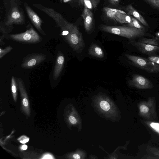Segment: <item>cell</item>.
I'll return each instance as SVG.
<instances>
[{
  "instance_id": "obj_1",
  "label": "cell",
  "mask_w": 159,
  "mask_h": 159,
  "mask_svg": "<svg viewBox=\"0 0 159 159\" xmlns=\"http://www.w3.org/2000/svg\"><path fill=\"white\" fill-rule=\"evenodd\" d=\"M21 3L13 1L5 8L6 15L2 25L4 28H10L14 24L22 25L25 24V16L20 6Z\"/></svg>"
},
{
  "instance_id": "obj_2",
  "label": "cell",
  "mask_w": 159,
  "mask_h": 159,
  "mask_svg": "<svg viewBox=\"0 0 159 159\" xmlns=\"http://www.w3.org/2000/svg\"><path fill=\"white\" fill-rule=\"evenodd\" d=\"M99 29L102 31L132 39L144 36L145 30L126 26H111L101 25Z\"/></svg>"
},
{
  "instance_id": "obj_3",
  "label": "cell",
  "mask_w": 159,
  "mask_h": 159,
  "mask_svg": "<svg viewBox=\"0 0 159 159\" xmlns=\"http://www.w3.org/2000/svg\"><path fill=\"white\" fill-rule=\"evenodd\" d=\"M139 115L144 119L151 121L158 120L156 111V102L154 97L148 98L138 104Z\"/></svg>"
},
{
  "instance_id": "obj_4",
  "label": "cell",
  "mask_w": 159,
  "mask_h": 159,
  "mask_svg": "<svg viewBox=\"0 0 159 159\" xmlns=\"http://www.w3.org/2000/svg\"><path fill=\"white\" fill-rule=\"evenodd\" d=\"M125 56L131 64L136 67L150 73H159V65L152 61L147 58L126 54Z\"/></svg>"
},
{
  "instance_id": "obj_5",
  "label": "cell",
  "mask_w": 159,
  "mask_h": 159,
  "mask_svg": "<svg viewBox=\"0 0 159 159\" xmlns=\"http://www.w3.org/2000/svg\"><path fill=\"white\" fill-rule=\"evenodd\" d=\"M7 36L12 40L27 43H38L41 39V37L38 34L33 27L30 25L29 27L24 32L18 34H8Z\"/></svg>"
},
{
  "instance_id": "obj_6",
  "label": "cell",
  "mask_w": 159,
  "mask_h": 159,
  "mask_svg": "<svg viewBox=\"0 0 159 159\" xmlns=\"http://www.w3.org/2000/svg\"><path fill=\"white\" fill-rule=\"evenodd\" d=\"M128 83L130 86L140 89H151L154 87L153 84L150 80L138 74L133 75L132 78L129 80Z\"/></svg>"
},
{
  "instance_id": "obj_7",
  "label": "cell",
  "mask_w": 159,
  "mask_h": 159,
  "mask_svg": "<svg viewBox=\"0 0 159 159\" xmlns=\"http://www.w3.org/2000/svg\"><path fill=\"white\" fill-rule=\"evenodd\" d=\"M140 122L146 127L151 135L152 142L159 145V122L140 120Z\"/></svg>"
},
{
  "instance_id": "obj_8",
  "label": "cell",
  "mask_w": 159,
  "mask_h": 159,
  "mask_svg": "<svg viewBox=\"0 0 159 159\" xmlns=\"http://www.w3.org/2000/svg\"><path fill=\"white\" fill-rule=\"evenodd\" d=\"M130 43L141 53L149 56L158 55L159 46L141 43L138 41H131Z\"/></svg>"
},
{
  "instance_id": "obj_9",
  "label": "cell",
  "mask_w": 159,
  "mask_h": 159,
  "mask_svg": "<svg viewBox=\"0 0 159 159\" xmlns=\"http://www.w3.org/2000/svg\"><path fill=\"white\" fill-rule=\"evenodd\" d=\"M24 5L27 15L33 25L41 34L45 35V34L41 27L43 22L41 19L26 2H24Z\"/></svg>"
},
{
  "instance_id": "obj_10",
  "label": "cell",
  "mask_w": 159,
  "mask_h": 159,
  "mask_svg": "<svg viewBox=\"0 0 159 159\" xmlns=\"http://www.w3.org/2000/svg\"><path fill=\"white\" fill-rule=\"evenodd\" d=\"M46 58V56L42 54H35L26 58L21 66L24 69H31L37 66Z\"/></svg>"
},
{
  "instance_id": "obj_11",
  "label": "cell",
  "mask_w": 159,
  "mask_h": 159,
  "mask_svg": "<svg viewBox=\"0 0 159 159\" xmlns=\"http://www.w3.org/2000/svg\"><path fill=\"white\" fill-rule=\"evenodd\" d=\"M109 10L107 11V14L109 17L113 18L116 16V20L118 21L119 20V22L121 23L129 24L131 22V16L124 11L109 8L108 9Z\"/></svg>"
},
{
  "instance_id": "obj_12",
  "label": "cell",
  "mask_w": 159,
  "mask_h": 159,
  "mask_svg": "<svg viewBox=\"0 0 159 159\" xmlns=\"http://www.w3.org/2000/svg\"><path fill=\"white\" fill-rule=\"evenodd\" d=\"M86 31L89 32L92 30L93 24V14L91 10L84 7L82 15Z\"/></svg>"
},
{
  "instance_id": "obj_13",
  "label": "cell",
  "mask_w": 159,
  "mask_h": 159,
  "mask_svg": "<svg viewBox=\"0 0 159 159\" xmlns=\"http://www.w3.org/2000/svg\"><path fill=\"white\" fill-rule=\"evenodd\" d=\"M65 62V57L62 54H58L56 60L53 70V78L56 80L60 75L63 69Z\"/></svg>"
},
{
  "instance_id": "obj_14",
  "label": "cell",
  "mask_w": 159,
  "mask_h": 159,
  "mask_svg": "<svg viewBox=\"0 0 159 159\" xmlns=\"http://www.w3.org/2000/svg\"><path fill=\"white\" fill-rule=\"evenodd\" d=\"M125 11L128 15L133 16L143 25L147 26H149L147 22L143 17L134 8L131 4H129L126 7Z\"/></svg>"
},
{
  "instance_id": "obj_15",
  "label": "cell",
  "mask_w": 159,
  "mask_h": 159,
  "mask_svg": "<svg viewBox=\"0 0 159 159\" xmlns=\"http://www.w3.org/2000/svg\"><path fill=\"white\" fill-rule=\"evenodd\" d=\"M89 54L92 56L98 58H102L104 54L102 48L97 44H91L88 50Z\"/></svg>"
},
{
  "instance_id": "obj_16",
  "label": "cell",
  "mask_w": 159,
  "mask_h": 159,
  "mask_svg": "<svg viewBox=\"0 0 159 159\" xmlns=\"http://www.w3.org/2000/svg\"><path fill=\"white\" fill-rule=\"evenodd\" d=\"M138 41L145 44L159 46V41L157 39L143 38L139 39Z\"/></svg>"
},
{
  "instance_id": "obj_17",
  "label": "cell",
  "mask_w": 159,
  "mask_h": 159,
  "mask_svg": "<svg viewBox=\"0 0 159 159\" xmlns=\"http://www.w3.org/2000/svg\"><path fill=\"white\" fill-rule=\"evenodd\" d=\"M83 2L84 7L91 10L97 7L99 0H83Z\"/></svg>"
},
{
  "instance_id": "obj_18",
  "label": "cell",
  "mask_w": 159,
  "mask_h": 159,
  "mask_svg": "<svg viewBox=\"0 0 159 159\" xmlns=\"http://www.w3.org/2000/svg\"><path fill=\"white\" fill-rule=\"evenodd\" d=\"M146 152L152 155L159 158V148L150 145L147 146Z\"/></svg>"
},
{
  "instance_id": "obj_19",
  "label": "cell",
  "mask_w": 159,
  "mask_h": 159,
  "mask_svg": "<svg viewBox=\"0 0 159 159\" xmlns=\"http://www.w3.org/2000/svg\"><path fill=\"white\" fill-rule=\"evenodd\" d=\"M131 17V21L129 24H128L126 26L134 27L141 30H144V27L139 24L137 19L133 17Z\"/></svg>"
},
{
  "instance_id": "obj_20",
  "label": "cell",
  "mask_w": 159,
  "mask_h": 159,
  "mask_svg": "<svg viewBox=\"0 0 159 159\" xmlns=\"http://www.w3.org/2000/svg\"><path fill=\"white\" fill-rule=\"evenodd\" d=\"M11 88L12 93L14 97L16 95L17 84L15 78L12 76L11 79Z\"/></svg>"
},
{
  "instance_id": "obj_21",
  "label": "cell",
  "mask_w": 159,
  "mask_h": 159,
  "mask_svg": "<svg viewBox=\"0 0 159 159\" xmlns=\"http://www.w3.org/2000/svg\"><path fill=\"white\" fill-rule=\"evenodd\" d=\"M146 3L154 8L159 9V0H143Z\"/></svg>"
},
{
  "instance_id": "obj_22",
  "label": "cell",
  "mask_w": 159,
  "mask_h": 159,
  "mask_svg": "<svg viewBox=\"0 0 159 159\" xmlns=\"http://www.w3.org/2000/svg\"><path fill=\"white\" fill-rule=\"evenodd\" d=\"M13 49L10 46L6 47L4 49L0 48V59H1L6 54L10 52Z\"/></svg>"
},
{
  "instance_id": "obj_23",
  "label": "cell",
  "mask_w": 159,
  "mask_h": 159,
  "mask_svg": "<svg viewBox=\"0 0 159 159\" xmlns=\"http://www.w3.org/2000/svg\"><path fill=\"white\" fill-rule=\"evenodd\" d=\"M100 106L102 109L105 111H107L110 108L109 103L105 101H102L100 102Z\"/></svg>"
},
{
  "instance_id": "obj_24",
  "label": "cell",
  "mask_w": 159,
  "mask_h": 159,
  "mask_svg": "<svg viewBox=\"0 0 159 159\" xmlns=\"http://www.w3.org/2000/svg\"><path fill=\"white\" fill-rule=\"evenodd\" d=\"M147 58L149 60L159 65V55L150 56Z\"/></svg>"
},
{
  "instance_id": "obj_25",
  "label": "cell",
  "mask_w": 159,
  "mask_h": 159,
  "mask_svg": "<svg viewBox=\"0 0 159 159\" xmlns=\"http://www.w3.org/2000/svg\"><path fill=\"white\" fill-rule=\"evenodd\" d=\"M140 158L143 159H159L157 157L149 153L148 154H145Z\"/></svg>"
},
{
  "instance_id": "obj_26",
  "label": "cell",
  "mask_w": 159,
  "mask_h": 159,
  "mask_svg": "<svg viewBox=\"0 0 159 159\" xmlns=\"http://www.w3.org/2000/svg\"><path fill=\"white\" fill-rule=\"evenodd\" d=\"M3 2L5 6V8L8 7L11 2L13 1H16L21 3V0H3Z\"/></svg>"
},
{
  "instance_id": "obj_27",
  "label": "cell",
  "mask_w": 159,
  "mask_h": 159,
  "mask_svg": "<svg viewBox=\"0 0 159 159\" xmlns=\"http://www.w3.org/2000/svg\"><path fill=\"white\" fill-rule=\"evenodd\" d=\"M69 119L70 122L73 124H75L77 122L75 118L73 116H70L69 118Z\"/></svg>"
},
{
  "instance_id": "obj_28",
  "label": "cell",
  "mask_w": 159,
  "mask_h": 159,
  "mask_svg": "<svg viewBox=\"0 0 159 159\" xmlns=\"http://www.w3.org/2000/svg\"><path fill=\"white\" fill-rule=\"evenodd\" d=\"M108 1L111 4L116 5L119 3L120 0H108Z\"/></svg>"
},
{
  "instance_id": "obj_29",
  "label": "cell",
  "mask_w": 159,
  "mask_h": 159,
  "mask_svg": "<svg viewBox=\"0 0 159 159\" xmlns=\"http://www.w3.org/2000/svg\"><path fill=\"white\" fill-rule=\"evenodd\" d=\"M22 102L25 107H27L29 104L28 101L27 99L24 98L23 99Z\"/></svg>"
},
{
  "instance_id": "obj_30",
  "label": "cell",
  "mask_w": 159,
  "mask_h": 159,
  "mask_svg": "<svg viewBox=\"0 0 159 159\" xmlns=\"http://www.w3.org/2000/svg\"><path fill=\"white\" fill-rule=\"evenodd\" d=\"M73 157L75 159H79L80 158V155L77 154H75L73 155Z\"/></svg>"
},
{
  "instance_id": "obj_31",
  "label": "cell",
  "mask_w": 159,
  "mask_h": 159,
  "mask_svg": "<svg viewBox=\"0 0 159 159\" xmlns=\"http://www.w3.org/2000/svg\"><path fill=\"white\" fill-rule=\"evenodd\" d=\"M29 140V139H25L23 140L20 141V142L22 143H25L28 142Z\"/></svg>"
},
{
  "instance_id": "obj_32",
  "label": "cell",
  "mask_w": 159,
  "mask_h": 159,
  "mask_svg": "<svg viewBox=\"0 0 159 159\" xmlns=\"http://www.w3.org/2000/svg\"><path fill=\"white\" fill-rule=\"evenodd\" d=\"M43 158H52V156L49 155H46Z\"/></svg>"
},
{
  "instance_id": "obj_33",
  "label": "cell",
  "mask_w": 159,
  "mask_h": 159,
  "mask_svg": "<svg viewBox=\"0 0 159 159\" xmlns=\"http://www.w3.org/2000/svg\"><path fill=\"white\" fill-rule=\"evenodd\" d=\"M27 148V146L26 145H23L22 146V148L24 150H26Z\"/></svg>"
},
{
  "instance_id": "obj_34",
  "label": "cell",
  "mask_w": 159,
  "mask_h": 159,
  "mask_svg": "<svg viewBox=\"0 0 159 159\" xmlns=\"http://www.w3.org/2000/svg\"><path fill=\"white\" fill-rule=\"evenodd\" d=\"M155 35L156 37L159 39V32L156 33Z\"/></svg>"
},
{
  "instance_id": "obj_35",
  "label": "cell",
  "mask_w": 159,
  "mask_h": 159,
  "mask_svg": "<svg viewBox=\"0 0 159 159\" xmlns=\"http://www.w3.org/2000/svg\"><path fill=\"white\" fill-rule=\"evenodd\" d=\"M80 2L82 5L84 4L83 0H80Z\"/></svg>"
},
{
  "instance_id": "obj_36",
  "label": "cell",
  "mask_w": 159,
  "mask_h": 159,
  "mask_svg": "<svg viewBox=\"0 0 159 159\" xmlns=\"http://www.w3.org/2000/svg\"><path fill=\"white\" fill-rule=\"evenodd\" d=\"M70 0H63V2H69Z\"/></svg>"
},
{
  "instance_id": "obj_37",
  "label": "cell",
  "mask_w": 159,
  "mask_h": 159,
  "mask_svg": "<svg viewBox=\"0 0 159 159\" xmlns=\"http://www.w3.org/2000/svg\"></svg>"
},
{
  "instance_id": "obj_38",
  "label": "cell",
  "mask_w": 159,
  "mask_h": 159,
  "mask_svg": "<svg viewBox=\"0 0 159 159\" xmlns=\"http://www.w3.org/2000/svg\"></svg>"
}]
</instances>
